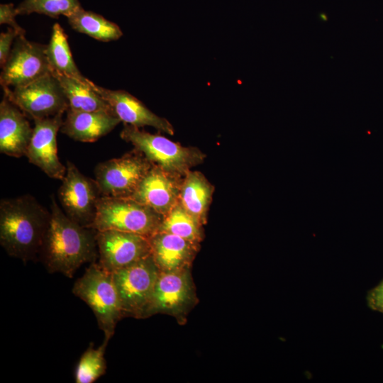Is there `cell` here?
Masks as SVG:
<instances>
[{"label":"cell","mask_w":383,"mask_h":383,"mask_svg":"<svg viewBox=\"0 0 383 383\" xmlns=\"http://www.w3.org/2000/svg\"><path fill=\"white\" fill-rule=\"evenodd\" d=\"M91 87L109 103L114 114L121 121L135 127L151 126L170 135L174 134L172 124L143 104L136 97L124 90H111L96 85Z\"/></svg>","instance_id":"cell-15"},{"label":"cell","mask_w":383,"mask_h":383,"mask_svg":"<svg viewBox=\"0 0 383 383\" xmlns=\"http://www.w3.org/2000/svg\"><path fill=\"white\" fill-rule=\"evenodd\" d=\"M50 212L31 195L0 201V244L7 254L24 262L40 255Z\"/></svg>","instance_id":"cell-2"},{"label":"cell","mask_w":383,"mask_h":383,"mask_svg":"<svg viewBox=\"0 0 383 383\" xmlns=\"http://www.w3.org/2000/svg\"><path fill=\"white\" fill-rule=\"evenodd\" d=\"M17 15L13 4H1L0 5V24H7L16 30L18 35L25 36L26 30L16 21L15 18Z\"/></svg>","instance_id":"cell-26"},{"label":"cell","mask_w":383,"mask_h":383,"mask_svg":"<svg viewBox=\"0 0 383 383\" xmlns=\"http://www.w3.org/2000/svg\"><path fill=\"white\" fill-rule=\"evenodd\" d=\"M182 178L152 164L135 192L128 198L165 216L179 201Z\"/></svg>","instance_id":"cell-14"},{"label":"cell","mask_w":383,"mask_h":383,"mask_svg":"<svg viewBox=\"0 0 383 383\" xmlns=\"http://www.w3.org/2000/svg\"><path fill=\"white\" fill-rule=\"evenodd\" d=\"M60 131L79 142L92 143L110 133L121 121L113 114L67 110Z\"/></svg>","instance_id":"cell-18"},{"label":"cell","mask_w":383,"mask_h":383,"mask_svg":"<svg viewBox=\"0 0 383 383\" xmlns=\"http://www.w3.org/2000/svg\"><path fill=\"white\" fill-rule=\"evenodd\" d=\"M151 255L160 272L191 268L200 244L169 233L158 231L149 238Z\"/></svg>","instance_id":"cell-16"},{"label":"cell","mask_w":383,"mask_h":383,"mask_svg":"<svg viewBox=\"0 0 383 383\" xmlns=\"http://www.w3.org/2000/svg\"><path fill=\"white\" fill-rule=\"evenodd\" d=\"M366 300L370 309L383 314V279L367 292Z\"/></svg>","instance_id":"cell-28"},{"label":"cell","mask_w":383,"mask_h":383,"mask_svg":"<svg viewBox=\"0 0 383 383\" xmlns=\"http://www.w3.org/2000/svg\"><path fill=\"white\" fill-rule=\"evenodd\" d=\"M18 33L11 28H8L6 32H1L0 34V64L2 67L6 62L10 52L11 45L16 37Z\"/></svg>","instance_id":"cell-27"},{"label":"cell","mask_w":383,"mask_h":383,"mask_svg":"<svg viewBox=\"0 0 383 383\" xmlns=\"http://www.w3.org/2000/svg\"><path fill=\"white\" fill-rule=\"evenodd\" d=\"M190 269L160 272L143 318L165 313L176 318L179 323L184 322L187 313L197 303Z\"/></svg>","instance_id":"cell-9"},{"label":"cell","mask_w":383,"mask_h":383,"mask_svg":"<svg viewBox=\"0 0 383 383\" xmlns=\"http://www.w3.org/2000/svg\"><path fill=\"white\" fill-rule=\"evenodd\" d=\"M163 216L131 198L101 196L90 228L96 231L116 230L150 238L159 231Z\"/></svg>","instance_id":"cell-5"},{"label":"cell","mask_w":383,"mask_h":383,"mask_svg":"<svg viewBox=\"0 0 383 383\" xmlns=\"http://www.w3.org/2000/svg\"><path fill=\"white\" fill-rule=\"evenodd\" d=\"M160 270L152 255L112 273L123 316L143 318Z\"/></svg>","instance_id":"cell-6"},{"label":"cell","mask_w":383,"mask_h":383,"mask_svg":"<svg viewBox=\"0 0 383 383\" xmlns=\"http://www.w3.org/2000/svg\"><path fill=\"white\" fill-rule=\"evenodd\" d=\"M60 82L68 102V109L74 111H102L114 114L109 103L91 87V80L84 82L62 74H54Z\"/></svg>","instance_id":"cell-20"},{"label":"cell","mask_w":383,"mask_h":383,"mask_svg":"<svg viewBox=\"0 0 383 383\" xmlns=\"http://www.w3.org/2000/svg\"><path fill=\"white\" fill-rule=\"evenodd\" d=\"M72 293L84 301L94 312L106 341L114 333L123 317L120 299L112 273L99 262H92L72 287Z\"/></svg>","instance_id":"cell-4"},{"label":"cell","mask_w":383,"mask_h":383,"mask_svg":"<svg viewBox=\"0 0 383 383\" xmlns=\"http://www.w3.org/2000/svg\"><path fill=\"white\" fill-rule=\"evenodd\" d=\"M152 166V163L134 148L120 157L99 162L94 169L95 181L101 196L130 197Z\"/></svg>","instance_id":"cell-7"},{"label":"cell","mask_w":383,"mask_h":383,"mask_svg":"<svg viewBox=\"0 0 383 383\" xmlns=\"http://www.w3.org/2000/svg\"><path fill=\"white\" fill-rule=\"evenodd\" d=\"M27 116L4 95L0 104V152L21 157L26 155L33 130Z\"/></svg>","instance_id":"cell-17"},{"label":"cell","mask_w":383,"mask_h":383,"mask_svg":"<svg viewBox=\"0 0 383 383\" xmlns=\"http://www.w3.org/2000/svg\"><path fill=\"white\" fill-rule=\"evenodd\" d=\"M68 22L76 31L103 42L119 39L123 33L117 24L102 16L90 11L79 9L69 16Z\"/></svg>","instance_id":"cell-22"},{"label":"cell","mask_w":383,"mask_h":383,"mask_svg":"<svg viewBox=\"0 0 383 383\" xmlns=\"http://www.w3.org/2000/svg\"><path fill=\"white\" fill-rule=\"evenodd\" d=\"M63 113L34 120L33 134L26 155L30 163L50 178L62 180L67 167L57 155V134L63 123Z\"/></svg>","instance_id":"cell-13"},{"label":"cell","mask_w":383,"mask_h":383,"mask_svg":"<svg viewBox=\"0 0 383 383\" xmlns=\"http://www.w3.org/2000/svg\"><path fill=\"white\" fill-rule=\"evenodd\" d=\"M58 189V199L65 213L79 224L90 228L101 196L95 181L84 175L70 161Z\"/></svg>","instance_id":"cell-10"},{"label":"cell","mask_w":383,"mask_h":383,"mask_svg":"<svg viewBox=\"0 0 383 383\" xmlns=\"http://www.w3.org/2000/svg\"><path fill=\"white\" fill-rule=\"evenodd\" d=\"M108 341L104 340L97 348L90 345L82 354L75 370L76 383H92L106 373L104 358Z\"/></svg>","instance_id":"cell-24"},{"label":"cell","mask_w":383,"mask_h":383,"mask_svg":"<svg viewBox=\"0 0 383 383\" xmlns=\"http://www.w3.org/2000/svg\"><path fill=\"white\" fill-rule=\"evenodd\" d=\"M120 136L141 152L151 163L179 177H184L206 158V155L196 147L184 146L165 136L128 124L124 123Z\"/></svg>","instance_id":"cell-3"},{"label":"cell","mask_w":383,"mask_h":383,"mask_svg":"<svg viewBox=\"0 0 383 383\" xmlns=\"http://www.w3.org/2000/svg\"><path fill=\"white\" fill-rule=\"evenodd\" d=\"M99 263L111 273L128 267L151 254L149 238L142 235L106 230L96 231Z\"/></svg>","instance_id":"cell-12"},{"label":"cell","mask_w":383,"mask_h":383,"mask_svg":"<svg viewBox=\"0 0 383 383\" xmlns=\"http://www.w3.org/2000/svg\"><path fill=\"white\" fill-rule=\"evenodd\" d=\"M2 88L4 95L33 121L64 113L68 109L61 84L52 72L23 87Z\"/></svg>","instance_id":"cell-8"},{"label":"cell","mask_w":383,"mask_h":383,"mask_svg":"<svg viewBox=\"0 0 383 383\" xmlns=\"http://www.w3.org/2000/svg\"><path fill=\"white\" fill-rule=\"evenodd\" d=\"M96 231L70 219L51 197L50 219L40 256L47 270L72 278L77 270L98 255Z\"/></svg>","instance_id":"cell-1"},{"label":"cell","mask_w":383,"mask_h":383,"mask_svg":"<svg viewBox=\"0 0 383 383\" xmlns=\"http://www.w3.org/2000/svg\"><path fill=\"white\" fill-rule=\"evenodd\" d=\"M81 8L79 0H23L16 10L18 15L37 13L52 18H68Z\"/></svg>","instance_id":"cell-25"},{"label":"cell","mask_w":383,"mask_h":383,"mask_svg":"<svg viewBox=\"0 0 383 383\" xmlns=\"http://www.w3.org/2000/svg\"><path fill=\"white\" fill-rule=\"evenodd\" d=\"M213 193L214 186L202 172L190 170L182 178L179 202L204 226Z\"/></svg>","instance_id":"cell-19"},{"label":"cell","mask_w":383,"mask_h":383,"mask_svg":"<svg viewBox=\"0 0 383 383\" xmlns=\"http://www.w3.org/2000/svg\"><path fill=\"white\" fill-rule=\"evenodd\" d=\"M203 226L178 201L171 211L163 216L158 231L174 234L200 244L204 238Z\"/></svg>","instance_id":"cell-23"},{"label":"cell","mask_w":383,"mask_h":383,"mask_svg":"<svg viewBox=\"0 0 383 383\" xmlns=\"http://www.w3.org/2000/svg\"><path fill=\"white\" fill-rule=\"evenodd\" d=\"M46 57L50 72L87 82L77 68L67 41V35L61 26L55 23L52 26L50 40L46 45Z\"/></svg>","instance_id":"cell-21"},{"label":"cell","mask_w":383,"mask_h":383,"mask_svg":"<svg viewBox=\"0 0 383 383\" xmlns=\"http://www.w3.org/2000/svg\"><path fill=\"white\" fill-rule=\"evenodd\" d=\"M45 50L46 45L31 42L25 36L18 35L2 67L1 87H23L51 72Z\"/></svg>","instance_id":"cell-11"}]
</instances>
